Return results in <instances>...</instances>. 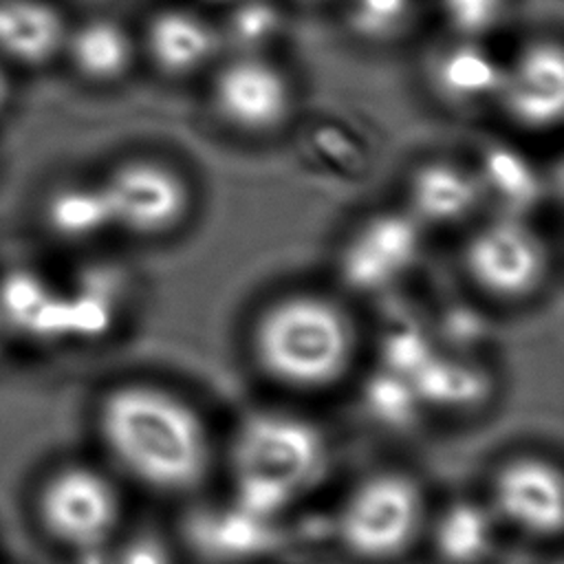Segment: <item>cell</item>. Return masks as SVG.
Instances as JSON below:
<instances>
[{
	"label": "cell",
	"instance_id": "cell-1",
	"mask_svg": "<svg viewBox=\"0 0 564 564\" xmlns=\"http://www.w3.org/2000/svg\"><path fill=\"white\" fill-rule=\"evenodd\" d=\"M101 443L134 480L183 491L209 467V436L200 416L178 397L152 386H121L97 412Z\"/></svg>",
	"mask_w": 564,
	"mask_h": 564
},
{
	"label": "cell",
	"instance_id": "cell-2",
	"mask_svg": "<svg viewBox=\"0 0 564 564\" xmlns=\"http://www.w3.org/2000/svg\"><path fill=\"white\" fill-rule=\"evenodd\" d=\"M253 352L273 379L293 388H324L337 381L355 352L348 315L322 295L280 297L258 317Z\"/></svg>",
	"mask_w": 564,
	"mask_h": 564
},
{
	"label": "cell",
	"instance_id": "cell-3",
	"mask_svg": "<svg viewBox=\"0 0 564 564\" xmlns=\"http://www.w3.org/2000/svg\"><path fill=\"white\" fill-rule=\"evenodd\" d=\"M322 434L289 414H260L245 421L234 445L240 489L258 507H282L306 491L324 471Z\"/></svg>",
	"mask_w": 564,
	"mask_h": 564
},
{
	"label": "cell",
	"instance_id": "cell-4",
	"mask_svg": "<svg viewBox=\"0 0 564 564\" xmlns=\"http://www.w3.org/2000/svg\"><path fill=\"white\" fill-rule=\"evenodd\" d=\"M121 502L115 485L95 467L62 465L35 491V518L59 546L90 553L106 544L119 522Z\"/></svg>",
	"mask_w": 564,
	"mask_h": 564
},
{
	"label": "cell",
	"instance_id": "cell-5",
	"mask_svg": "<svg viewBox=\"0 0 564 564\" xmlns=\"http://www.w3.org/2000/svg\"><path fill=\"white\" fill-rule=\"evenodd\" d=\"M421 524V491L403 474L366 478L350 491L339 511L341 544L370 562H388L405 553Z\"/></svg>",
	"mask_w": 564,
	"mask_h": 564
},
{
	"label": "cell",
	"instance_id": "cell-6",
	"mask_svg": "<svg viewBox=\"0 0 564 564\" xmlns=\"http://www.w3.org/2000/svg\"><path fill=\"white\" fill-rule=\"evenodd\" d=\"M463 262L474 284L498 300L531 295L549 271L542 236L522 216L496 214L474 229Z\"/></svg>",
	"mask_w": 564,
	"mask_h": 564
},
{
	"label": "cell",
	"instance_id": "cell-7",
	"mask_svg": "<svg viewBox=\"0 0 564 564\" xmlns=\"http://www.w3.org/2000/svg\"><path fill=\"white\" fill-rule=\"evenodd\" d=\"M99 185L112 227L134 236H161L174 229L189 209L187 183L159 161H126Z\"/></svg>",
	"mask_w": 564,
	"mask_h": 564
},
{
	"label": "cell",
	"instance_id": "cell-8",
	"mask_svg": "<svg viewBox=\"0 0 564 564\" xmlns=\"http://www.w3.org/2000/svg\"><path fill=\"white\" fill-rule=\"evenodd\" d=\"M212 99L227 126L247 134H264L289 119L293 88L273 62L251 53L218 70Z\"/></svg>",
	"mask_w": 564,
	"mask_h": 564
},
{
	"label": "cell",
	"instance_id": "cell-9",
	"mask_svg": "<svg viewBox=\"0 0 564 564\" xmlns=\"http://www.w3.org/2000/svg\"><path fill=\"white\" fill-rule=\"evenodd\" d=\"M421 229L408 212L370 216L341 249L344 278L357 289H379L401 278L419 260Z\"/></svg>",
	"mask_w": 564,
	"mask_h": 564
},
{
	"label": "cell",
	"instance_id": "cell-10",
	"mask_svg": "<svg viewBox=\"0 0 564 564\" xmlns=\"http://www.w3.org/2000/svg\"><path fill=\"white\" fill-rule=\"evenodd\" d=\"M496 101L522 128L546 130L564 112V55L557 42L527 44L502 70Z\"/></svg>",
	"mask_w": 564,
	"mask_h": 564
},
{
	"label": "cell",
	"instance_id": "cell-11",
	"mask_svg": "<svg viewBox=\"0 0 564 564\" xmlns=\"http://www.w3.org/2000/svg\"><path fill=\"white\" fill-rule=\"evenodd\" d=\"M494 513L524 533L538 538L557 535L564 520L560 471L540 458H522L507 465L496 478Z\"/></svg>",
	"mask_w": 564,
	"mask_h": 564
},
{
	"label": "cell",
	"instance_id": "cell-12",
	"mask_svg": "<svg viewBox=\"0 0 564 564\" xmlns=\"http://www.w3.org/2000/svg\"><path fill=\"white\" fill-rule=\"evenodd\" d=\"M485 205L478 176L471 167L452 161H427L408 181V214L421 227L463 223Z\"/></svg>",
	"mask_w": 564,
	"mask_h": 564
},
{
	"label": "cell",
	"instance_id": "cell-13",
	"mask_svg": "<svg viewBox=\"0 0 564 564\" xmlns=\"http://www.w3.org/2000/svg\"><path fill=\"white\" fill-rule=\"evenodd\" d=\"M505 66L478 40L456 37L432 59L430 77L438 97L456 108L496 101Z\"/></svg>",
	"mask_w": 564,
	"mask_h": 564
},
{
	"label": "cell",
	"instance_id": "cell-14",
	"mask_svg": "<svg viewBox=\"0 0 564 564\" xmlns=\"http://www.w3.org/2000/svg\"><path fill=\"white\" fill-rule=\"evenodd\" d=\"M218 44V31L205 18L185 9L156 13L145 31V48L152 64L170 77H185L207 66Z\"/></svg>",
	"mask_w": 564,
	"mask_h": 564
},
{
	"label": "cell",
	"instance_id": "cell-15",
	"mask_svg": "<svg viewBox=\"0 0 564 564\" xmlns=\"http://www.w3.org/2000/svg\"><path fill=\"white\" fill-rule=\"evenodd\" d=\"M68 26L62 13L44 0H0V55L42 66L64 51Z\"/></svg>",
	"mask_w": 564,
	"mask_h": 564
},
{
	"label": "cell",
	"instance_id": "cell-16",
	"mask_svg": "<svg viewBox=\"0 0 564 564\" xmlns=\"http://www.w3.org/2000/svg\"><path fill=\"white\" fill-rule=\"evenodd\" d=\"M73 68L88 82L112 84L121 79L134 59L130 33L108 18H93L68 29L64 51Z\"/></svg>",
	"mask_w": 564,
	"mask_h": 564
},
{
	"label": "cell",
	"instance_id": "cell-17",
	"mask_svg": "<svg viewBox=\"0 0 564 564\" xmlns=\"http://www.w3.org/2000/svg\"><path fill=\"white\" fill-rule=\"evenodd\" d=\"M480 183L482 203H491L496 214L527 216L542 196V181L533 163L513 148H489L474 170Z\"/></svg>",
	"mask_w": 564,
	"mask_h": 564
},
{
	"label": "cell",
	"instance_id": "cell-18",
	"mask_svg": "<svg viewBox=\"0 0 564 564\" xmlns=\"http://www.w3.org/2000/svg\"><path fill=\"white\" fill-rule=\"evenodd\" d=\"M494 544L496 513L485 505L454 502L434 524V549L445 564H480Z\"/></svg>",
	"mask_w": 564,
	"mask_h": 564
},
{
	"label": "cell",
	"instance_id": "cell-19",
	"mask_svg": "<svg viewBox=\"0 0 564 564\" xmlns=\"http://www.w3.org/2000/svg\"><path fill=\"white\" fill-rule=\"evenodd\" d=\"M48 227L66 240H88L110 229V214L99 183H66L44 203Z\"/></svg>",
	"mask_w": 564,
	"mask_h": 564
},
{
	"label": "cell",
	"instance_id": "cell-20",
	"mask_svg": "<svg viewBox=\"0 0 564 564\" xmlns=\"http://www.w3.org/2000/svg\"><path fill=\"white\" fill-rule=\"evenodd\" d=\"M348 29L366 42H386L405 31L414 0H341Z\"/></svg>",
	"mask_w": 564,
	"mask_h": 564
},
{
	"label": "cell",
	"instance_id": "cell-21",
	"mask_svg": "<svg viewBox=\"0 0 564 564\" xmlns=\"http://www.w3.org/2000/svg\"><path fill=\"white\" fill-rule=\"evenodd\" d=\"M0 306L18 326L35 333H48L57 324V306L51 302L44 284L33 275H11L2 284Z\"/></svg>",
	"mask_w": 564,
	"mask_h": 564
},
{
	"label": "cell",
	"instance_id": "cell-22",
	"mask_svg": "<svg viewBox=\"0 0 564 564\" xmlns=\"http://www.w3.org/2000/svg\"><path fill=\"white\" fill-rule=\"evenodd\" d=\"M441 13L456 37L480 40L498 29L507 0H441Z\"/></svg>",
	"mask_w": 564,
	"mask_h": 564
},
{
	"label": "cell",
	"instance_id": "cell-23",
	"mask_svg": "<svg viewBox=\"0 0 564 564\" xmlns=\"http://www.w3.org/2000/svg\"><path fill=\"white\" fill-rule=\"evenodd\" d=\"M115 564H174V560L163 540L143 533L123 542L115 557Z\"/></svg>",
	"mask_w": 564,
	"mask_h": 564
},
{
	"label": "cell",
	"instance_id": "cell-24",
	"mask_svg": "<svg viewBox=\"0 0 564 564\" xmlns=\"http://www.w3.org/2000/svg\"><path fill=\"white\" fill-rule=\"evenodd\" d=\"M7 99H9V79H7V75H4V70L0 68V110L4 108V104H7Z\"/></svg>",
	"mask_w": 564,
	"mask_h": 564
},
{
	"label": "cell",
	"instance_id": "cell-25",
	"mask_svg": "<svg viewBox=\"0 0 564 564\" xmlns=\"http://www.w3.org/2000/svg\"><path fill=\"white\" fill-rule=\"evenodd\" d=\"M302 2H311V4H315V2H330V0H302Z\"/></svg>",
	"mask_w": 564,
	"mask_h": 564
}]
</instances>
